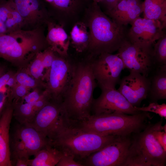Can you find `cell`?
Listing matches in <instances>:
<instances>
[{
  "label": "cell",
  "mask_w": 166,
  "mask_h": 166,
  "mask_svg": "<svg viewBox=\"0 0 166 166\" xmlns=\"http://www.w3.org/2000/svg\"><path fill=\"white\" fill-rule=\"evenodd\" d=\"M97 86L91 59L86 57L73 61L72 77L61 103L66 122L81 121L91 115L93 93Z\"/></svg>",
  "instance_id": "6da1fadb"
},
{
  "label": "cell",
  "mask_w": 166,
  "mask_h": 166,
  "mask_svg": "<svg viewBox=\"0 0 166 166\" xmlns=\"http://www.w3.org/2000/svg\"><path fill=\"white\" fill-rule=\"evenodd\" d=\"M86 24L90 34L86 57L95 58L104 53L117 51L127 38V26L118 25L101 10L97 3L93 2L87 10Z\"/></svg>",
  "instance_id": "7a4b0ae2"
},
{
  "label": "cell",
  "mask_w": 166,
  "mask_h": 166,
  "mask_svg": "<svg viewBox=\"0 0 166 166\" xmlns=\"http://www.w3.org/2000/svg\"><path fill=\"white\" fill-rule=\"evenodd\" d=\"M119 136L84 131L69 125L63 119L49 140L51 145L73 156L75 160L80 162Z\"/></svg>",
  "instance_id": "3957f363"
},
{
  "label": "cell",
  "mask_w": 166,
  "mask_h": 166,
  "mask_svg": "<svg viewBox=\"0 0 166 166\" xmlns=\"http://www.w3.org/2000/svg\"><path fill=\"white\" fill-rule=\"evenodd\" d=\"M152 117L146 112L134 115L114 113L92 114L82 121L69 124L83 131L101 135L127 136L143 130Z\"/></svg>",
  "instance_id": "277c9868"
},
{
  "label": "cell",
  "mask_w": 166,
  "mask_h": 166,
  "mask_svg": "<svg viewBox=\"0 0 166 166\" xmlns=\"http://www.w3.org/2000/svg\"><path fill=\"white\" fill-rule=\"evenodd\" d=\"M45 27L19 29L0 36V58L20 67L28 64L38 53L49 47Z\"/></svg>",
  "instance_id": "5b68a950"
},
{
  "label": "cell",
  "mask_w": 166,
  "mask_h": 166,
  "mask_svg": "<svg viewBox=\"0 0 166 166\" xmlns=\"http://www.w3.org/2000/svg\"><path fill=\"white\" fill-rule=\"evenodd\" d=\"M161 119L157 122H150L141 132L131 136V143L124 166H164L166 152L155 135V131L162 126Z\"/></svg>",
  "instance_id": "8992f818"
},
{
  "label": "cell",
  "mask_w": 166,
  "mask_h": 166,
  "mask_svg": "<svg viewBox=\"0 0 166 166\" xmlns=\"http://www.w3.org/2000/svg\"><path fill=\"white\" fill-rule=\"evenodd\" d=\"M73 61L56 53L49 70L44 75L45 89L51 99L61 103L73 73Z\"/></svg>",
  "instance_id": "52a82bcc"
},
{
  "label": "cell",
  "mask_w": 166,
  "mask_h": 166,
  "mask_svg": "<svg viewBox=\"0 0 166 166\" xmlns=\"http://www.w3.org/2000/svg\"><path fill=\"white\" fill-rule=\"evenodd\" d=\"M153 46L134 43L127 38L117 50L116 54L121 59L124 69L137 72L148 77L155 65Z\"/></svg>",
  "instance_id": "ba28073f"
},
{
  "label": "cell",
  "mask_w": 166,
  "mask_h": 166,
  "mask_svg": "<svg viewBox=\"0 0 166 166\" xmlns=\"http://www.w3.org/2000/svg\"><path fill=\"white\" fill-rule=\"evenodd\" d=\"M131 136L118 137L80 162L83 166H124L131 143Z\"/></svg>",
  "instance_id": "9c48e42d"
},
{
  "label": "cell",
  "mask_w": 166,
  "mask_h": 166,
  "mask_svg": "<svg viewBox=\"0 0 166 166\" xmlns=\"http://www.w3.org/2000/svg\"><path fill=\"white\" fill-rule=\"evenodd\" d=\"M93 74L100 89L115 88L124 69L121 59L116 54L104 53L91 59Z\"/></svg>",
  "instance_id": "30bf717a"
},
{
  "label": "cell",
  "mask_w": 166,
  "mask_h": 166,
  "mask_svg": "<svg viewBox=\"0 0 166 166\" xmlns=\"http://www.w3.org/2000/svg\"><path fill=\"white\" fill-rule=\"evenodd\" d=\"M101 89L100 96L93 99L92 114L120 113L134 115L142 112L137 111L116 88Z\"/></svg>",
  "instance_id": "8fae6325"
},
{
  "label": "cell",
  "mask_w": 166,
  "mask_h": 166,
  "mask_svg": "<svg viewBox=\"0 0 166 166\" xmlns=\"http://www.w3.org/2000/svg\"><path fill=\"white\" fill-rule=\"evenodd\" d=\"M127 38L131 42L144 46H153L156 41L165 33L166 28L158 20L140 16L130 24Z\"/></svg>",
  "instance_id": "7c38bea8"
},
{
  "label": "cell",
  "mask_w": 166,
  "mask_h": 166,
  "mask_svg": "<svg viewBox=\"0 0 166 166\" xmlns=\"http://www.w3.org/2000/svg\"><path fill=\"white\" fill-rule=\"evenodd\" d=\"M12 0L22 18V29L32 30L45 28L51 18L42 0Z\"/></svg>",
  "instance_id": "4fadbf2b"
},
{
  "label": "cell",
  "mask_w": 166,
  "mask_h": 166,
  "mask_svg": "<svg viewBox=\"0 0 166 166\" xmlns=\"http://www.w3.org/2000/svg\"><path fill=\"white\" fill-rule=\"evenodd\" d=\"M61 103L51 100L25 124L33 127L49 140L63 118Z\"/></svg>",
  "instance_id": "5bb4252c"
},
{
  "label": "cell",
  "mask_w": 166,
  "mask_h": 166,
  "mask_svg": "<svg viewBox=\"0 0 166 166\" xmlns=\"http://www.w3.org/2000/svg\"><path fill=\"white\" fill-rule=\"evenodd\" d=\"M150 86V80L137 72L130 71L120 82L118 90L133 107H140L147 99Z\"/></svg>",
  "instance_id": "9a60e30c"
},
{
  "label": "cell",
  "mask_w": 166,
  "mask_h": 166,
  "mask_svg": "<svg viewBox=\"0 0 166 166\" xmlns=\"http://www.w3.org/2000/svg\"><path fill=\"white\" fill-rule=\"evenodd\" d=\"M143 2L141 0H120L105 13L117 24L127 26L143 12Z\"/></svg>",
  "instance_id": "2e32d148"
},
{
  "label": "cell",
  "mask_w": 166,
  "mask_h": 166,
  "mask_svg": "<svg viewBox=\"0 0 166 166\" xmlns=\"http://www.w3.org/2000/svg\"><path fill=\"white\" fill-rule=\"evenodd\" d=\"M13 114L12 103L7 100L0 116V166H12L9 131Z\"/></svg>",
  "instance_id": "e0dca14e"
},
{
  "label": "cell",
  "mask_w": 166,
  "mask_h": 166,
  "mask_svg": "<svg viewBox=\"0 0 166 166\" xmlns=\"http://www.w3.org/2000/svg\"><path fill=\"white\" fill-rule=\"evenodd\" d=\"M46 26L47 33L46 38L49 47L60 56L68 57L70 37L63 25L57 23L51 18L47 22Z\"/></svg>",
  "instance_id": "ac0fdd59"
},
{
  "label": "cell",
  "mask_w": 166,
  "mask_h": 166,
  "mask_svg": "<svg viewBox=\"0 0 166 166\" xmlns=\"http://www.w3.org/2000/svg\"><path fill=\"white\" fill-rule=\"evenodd\" d=\"M14 135L23 143L29 155H34L41 149L50 144L49 139L33 127L21 124Z\"/></svg>",
  "instance_id": "d6986e66"
},
{
  "label": "cell",
  "mask_w": 166,
  "mask_h": 166,
  "mask_svg": "<svg viewBox=\"0 0 166 166\" xmlns=\"http://www.w3.org/2000/svg\"><path fill=\"white\" fill-rule=\"evenodd\" d=\"M0 18L6 27L7 33L22 29V18L12 0L0 2Z\"/></svg>",
  "instance_id": "ffe728a7"
},
{
  "label": "cell",
  "mask_w": 166,
  "mask_h": 166,
  "mask_svg": "<svg viewBox=\"0 0 166 166\" xmlns=\"http://www.w3.org/2000/svg\"><path fill=\"white\" fill-rule=\"evenodd\" d=\"M150 80V89L147 98H149L150 103L166 99V65L158 67L155 74Z\"/></svg>",
  "instance_id": "44dd1931"
},
{
  "label": "cell",
  "mask_w": 166,
  "mask_h": 166,
  "mask_svg": "<svg viewBox=\"0 0 166 166\" xmlns=\"http://www.w3.org/2000/svg\"><path fill=\"white\" fill-rule=\"evenodd\" d=\"M63 152L51 144L47 145L39 150L35 158L28 160V166H54L62 156Z\"/></svg>",
  "instance_id": "7402d4cb"
},
{
  "label": "cell",
  "mask_w": 166,
  "mask_h": 166,
  "mask_svg": "<svg viewBox=\"0 0 166 166\" xmlns=\"http://www.w3.org/2000/svg\"><path fill=\"white\" fill-rule=\"evenodd\" d=\"M81 0H53L48 11L51 18L61 23L62 18L72 16L76 13Z\"/></svg>",
  "instance_id": "603a6c76"
},
{
  "label": "cell",
  "mask_w": 166,
  "mask_h": 166,
  "mask_svg": "<svg viewBox=\"0 0 166 166\" xmlns=\"http://www.w3.org/2000/svg\"><path fill=\"white\" fill-rule=\"evenodd\" d=\"M70 44L78 53L86 51L90 39L88 28L84 22H78L73 26L69 36Z\"/></svg>",
  "instance_id": "cb8c5ba5"
},
{
  "label": "cell",
  "mask_w": 166,
  "mask_h": 166,
  "mask_svg": "<svg viewBox=\"0 0 166 166\" xmlns=\"http://www.w3.org/2000/svg\"><path fill=\"white\" fill-rule=\"evenodd\" d=\"M144 18L158 20L166 27V0H144Z\"/></svg>",
  "instance_id": "d4e9b609"
},
{
  "label": "cell",
  "mask_w": 166,
  "mask_h": 166,
  "mask_svg": "<svg viewBox=\"0 0 166 166\" xmlns=\"http://www.w3.org/2000/svg\"><path fill=\"white\" fill-rule=\"evenodd\" d=\"M12 104L13 115L21 124L28 123L36 114L33 104L21 101Z\"/></svg>",
  "instance_id": "484cf974"
},
{
  "label": "cell",
  "mask_w": 166,
  "mask_h": 166,
  "mask_svg": "<svg viewBox=\"0 0 166 166\" xmlns=\"http://www.w3.org/2000/svg\"><path fill=\"white\" fill-rule=\"evenodd\" d=\"M16 82L30 89H45V82L42 80L34 78L25 71L21 70L15 73Z\"/></svg>",
  "instance_id": "4316f807"
},
{
  "label": "cell",
  "mask_w": 166,
  "mask_h": 166,
  "mask_svg": "<svg viewBox=\"0 0 166 166\" xmlns=\"http://www.w3.org/2000/svg\"><path fill=\"white\" fill-rule=\"evenodd\" d=\"M155 43L153 46V57L155 65L157 67L166 65V33Z\"/></svg>",
  "instance_id": "83f0119b"
},
{
  "label": "cell",
  "mask_w": 166,
  "mask_h": 166,
  "mask_svg": "<svg viewBox=\"0 0 166 166\" xmlns=\"http://www.w3.org/2000/svg\"><path fill=\"white\" fill-rule=\"evenodd\" d=\"M42 51L37 53L30 61L25 71L34 78L42 80L44 76L43 72L45 69L42 60Z\"/></svg>",
  "instance_id": "f1b7e54d"
},
{
  "label": "cell",
  "mask_w": 166,
  "mask_h": 166,
  "mask_svg": "<svg viewBox=\"0 0 166 166\" xmlns=\"http://www.w3.org/2000/svg\"><path fill=\"white\" fill-rule=\"evenodd\" d=\"M13 156L15 161L19 160H28L29 155L22 142L14 136L12 143Z\"/></svg>",
  "instance_id": "f546056e"
},
{
  "label": "cell",
  "mask_w": 166,
  "mask_h": 166,
  "mask_svg": "<svg viewBox=\"0 0 166 166\" xmlns=\"http://www.w3.org/2000/svg\"><path fill=\"white\" fill-rule=\"evenodd\" d=\"M10 88V91L7 93V100L12 102L14 100L13 104L16 103L26 95L30 89L17 83Z\"/></svg>",
  "instance_id": "4dcf8cb0"
},
{
  "label": "cell",
  "mask_w": 166,
  "mask_h": 166,
  "mask_svg": "<svg viewBox=\"0 0 166 166\" xmlns=\"http://www.w3.org/2000/svg\"><path fill=\"white\" fill-rule=\"evenodd\" d=\"M139 111L152 112L166 119V104H159L157 102H151L147 106L134 107Z\"/></svg>",
  "instance_id": "1f68e13d"
},
{
  "label": "cell",
  "mask_w": 166,
  "mask_h": 166,
  "mask_svg": "<svg viewBox=\"0 0 166 166\" xmlns=\"http://www.w3.org/2000/svg\"><path fill=\"white\" fill-rule=\"evenodd\" d=\"M56 54V53L49 47L42 51V62L44 69H45L46 70L45 73L50 69L55 57Z\"/></svg>",
  "instance_id": "d6a6232c"
},
{
  "label": "cell",
  "mask_w": 166,
  "mask_h": 166,
  "mask_svg": "<svg viewBox=\"0 0 166 166\" xmlns=\"http://www.w3.org/2000/svg\"><path fill=\"white\" fill-rule=\"evenodd\" d=\"M56 166H83L80 162L75 160L73 156L64 152Z\"/></svg>",
  "instance_id": "836d02e7"
},
{
  "label": "cell",
  "mask_w": 166,
  "mask_h": 166,
  "mask_svg": "<svg viewBox=\"0 0 166 166\" xmlns=\"http://www.w3.org/2000/svg\"><path fill=\"white\" fill-rule=\"evenodd\" d=\"M41 89L36 88L33 89L32 91L28 93L18 101H25V102L33 104L39 99L45 90L42 91L40 90Z\"/></svg>",
  "instance_id": "e575fe53"
},
{
  "label": "cell",
  "mask_w": 166,
  "mask_h": 166,
  "mask_svg": "<svg viewBox=\"0 0 166 166\" xmlns=\"http://www.w3.org/2000/svg\"><path fill=\"white\" fill-rule=\"evenodd\" d=\"M14 74L12 71H9L6 72L0 77V89L6 85L9 79Z\"/></svg>",
  "instance_id": "d590c367"
},
{
  "label": "cell",
  "mask_w": 166,
  "mask_h": 166,
  "mask_svg": "<svg viewBox=\"0 0 166 166\" xmlns=\"http://www.w3.org/2000/svg\"><path fill=\"white\" fill-rule=\"evenodd\" d=\"M117 0H103L101 2L105 7L106 11L112 8L117 4Z\"/></svg>",
  "instance_id": "8d00e7d4"
},
{
  "label": "cell",
  "mask_w": 166,
  "mask_h": 166,
  "mask_svg": "<svg viewBox=\"0 0 166 166\" xmlns=\"http://www.w3.org/2000/svg\"><path fill=\"white\" fill-rule=\"evenodd\" d=\"M7 33V31L6 27L0 18V36Z\"/></svg>",
  "instance_id": "74e56055"
},
{
  "label": "cell",
  "mask_w": 166,
  "mask_h": 166,
  "mask_svg": "<svg viewBox=\"0 0 166 166\" xmlns=\"http://www.w3.org/2000/svg\"><path fill=\"white\" fill-rule=\"evenodd\" d=\"M7 100V98L6 99L0 102V116L6 103Z\"/></svg>",
  "instance_id": "f35d334b"
},
{
  "label": "cell",
  "mask_w": 166,
  "mask_h": 166,
  "mask_svg": "<svg viewBox=\"0 0 166 166\" xmlns=\"http://www.w3.org/2000/svg\"><path fill=\"white\" fill-rule=\"evenodd\" d=\"M6 69L3 66L0 65V77L6 72Z\"/></svg>",
  "instance_id": "ab89813d"
},
{
  "label": "cell",
  "mask_w": 166,
  "mask_h": 166,
  "mask_svg": "<svg viewBox=\"0 0 166 166\" xmlns=\"http://www.w3.org/2000/svg\"><path fill=\"white\" fill-rule=\"evenodd\" d=\"M93 2H94L96 3H99L101 2L103 0H92Z\"/></svg>",
  "instance_id": "60d3db41"
},
{
  "label": "cell",
  "mask_w": 166,
  "mask_h": 166,
  "mask_svg": "<svg viewBox=\"0 0 166 166\" xmlns=\"http://www.w3.org/2000/svg\"><path fill=\"white\" fill-rule=\"evenodd\" d=\"M46 2L49 3V4H51L53 1V0H45Z\"/></svg>",
  "instance_id": "b9f144b4"
},
{
  "label": "cell",
  "mask_w": 166,
  "mask_h": 166,
  "mask_svg": "<svg viewBox=\"0 0 166 166\" xmlns=\"http://www.w3.org/2000/svg\"><path fill=\"white\" fill-rule=\"evenodd\" d=\"M120 0H117V2L119 1Z\"/></svg>",
  "instance_id": "7bdbcfd3"
},
{
  "label": "cell",
  "mask_w": 166,
  "mask_h": 166,
  "mask_svg": "<svg viewBox=\"0 0 166 166\" xmlns=\"http://www.w3.org/2000/svg\"><path fill=\"white\" fill-rule=\"evenodd\" d=\"M3 0H0V2L2 1H3Z\"/></svg>",
  "instance_id": "ee69618b"
}]
</instances>
